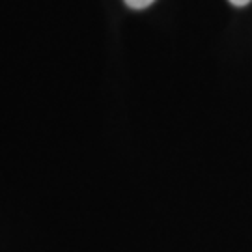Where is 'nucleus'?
Segmentation results:
<instances>
[{"label": "nucleus", "mask_w": 252, "mask_h": 252, "mask_svg": "<svg viewBox=\"0 0 252 252\" xmlns=\"http://www.w3.org/2000/svg\"><path fill=\"white\" fill-rule=\"evenodd\" d=\"M127 6L131 9H144V8H148L150 4H153L155 0H124Z\"/></svg>", "instance_id": "1"}, {"label": "nucleus", "mask_w": 252, "mask_h": 252, "mask_svg": "<svg viewBox=\"0 0 252 252\" xmlns=\"http://www.w3.org/2000/svg\"><path fill=\"white\" fill-rule=\"evenodd\" d=\"M230 2H232L234 6H239V8H241V6H247V4H251L252 0H230Z\"/></svg>", "instance_id": "2"}]
</instances>
